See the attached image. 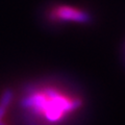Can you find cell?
<instances>
[{"label":"cell","instance_id":"cell-3","mask_svg":"<svg viewBox=\"0 0 125 125\" xmlns=\"http://www.w3.org/2000/svg\"><path fill=\"white\" fill-rule=\"evenodd\" d=\"M13 98H14V92L10 89H7L3 92L1 98H0V119H2V117L5 115L6 108L11 102Z\"/></svg>","mask_w":125,"mask_h":125},{"label":"cell","instance_id":"cell-1","mask_svg":"<svg viewBox=\"0 0 125 125\" xmlns=\"http://www.w3.org/2000/svg\"><path fill=\"white\" fill-rule=\"evenodd\" d=\"M84 101L78 93L58 85H28L20 100L27 125H67Z\"/></svg>","mask_w":125,"mask_h":125},{"label":"cell","instance_id":"cell-2","mask_svg":"<svg viewBox=\"0 0 125 125\" xmlns=\"http://www.w3.org/2000/svg\"><path fill=\"white\" fill-rule=\"evenodd\" d=\"M51 19L57 21H70L78 23H88L91 21V16L84 10L74 9L71 6L61 5L52 10L50 14Z\"/></svg>","mask_w":125,"mask_h":125},{"label":"cell","instance_id":"cell-4","mask_svg":"<svg viewBox=\"0 0 125 125\" xmlns=\"http://www.w3.org/2000/svg\"><path fill=\"white\" fill-rule=\"evenodd\" d=\"M0 125H4V123H2V121H1V119H0Z\"/></svg>","mask_w":125,"mask_h":125}]
</instances>
